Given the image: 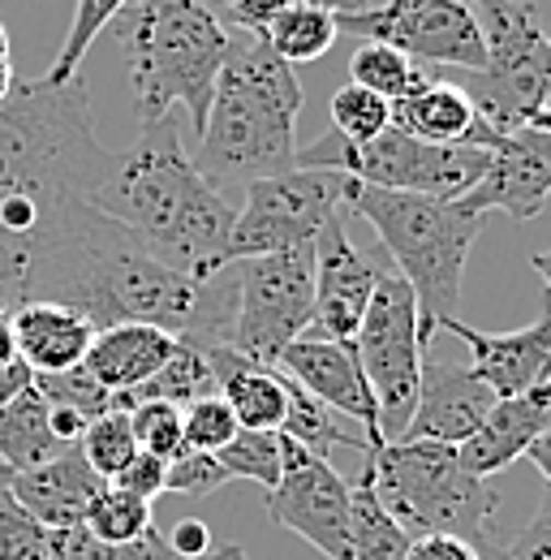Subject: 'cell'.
Listing matches in <instances>:
<instances>
[{"label":"cell","mask_w":551,"mask_h":560,"mask_svg":"<svg viewBox=\"0 0 551 560\" xmlns=\"http://www.w3.org/2000/svg\"><path fill=\"white\" fill-rule=\"evenodd\" d=\"M26 233L35 250L31 302H61L91 328L155 324L195 350L228 346L237 306L233 264L207 280L186 277L73 190L44 199Z\"/></svg>","instance_id":"1"},{"label":"cell","mask_w":551,"mask_h":560,"mask_svg":"<svg viewBox=\"0 0 551 560\" xmlns=\"http://www.w3.org/2000/svg\"><path fill=\"white\" fill-rule=\"evenodd\" d=\"M86 203L126 224L138 242L186 277H215L228 268V199L195 168L173 113L142 121L126 151H113Z\"/></svg>","instance_id":"2"},{"label":"cell","mask_w":551,"mask_h":560,"mask_svg":"<svg viewBox=\"0 0 551 560\" xmlns=\"http://www.w3.org/2000/svg\"><path fill=\"white\" fill-rule=\"evenodd\" d=\"M306 95L297 70L280 61L263 35H228L211 108L190 151L195 168L220 186H250L297 168V113Z\"/></svg>","instance_id":"3"},{"label":"cell","mask_w":551,"mask_h":560,"mask_svg":"<svg viewBox=\"0 0 551 560\" xmlns=\"http://www.w3.org/2000/svg\"><path fill=\"white\" fill-rule=\"evenodd\" d=\"M406 535H457L482 560H504L513 535L500 526V491L457 462V444L384 440L357 475Z\"/></svg>","instance_id":"4"},{"label":"cell","mask_w":551,"mask_h":560,"mask_svg":"<svg viewBox=\"0 0 551 560\" xmlns=\"http://www.w3.org/2000/svg\"><path fill=\"white\" fill-rule=\"evenodd\" d=\"M113 26L134 86L138 126L181 104L199 139L215 78L228 57L224 22L203 0H130Z\"/></svg>","instance_id":"5"},{"label":"cell","mask_w":551,"mask_h":560,"mask_svg":"<svg viewBox=\"0 0 551 560\" xmlns=\"http://www.w3.org/2000/svg\"><path fill=\"white\" fill-rule=\"evenodd\" d=\"M108 147H99L91 126V95L73 82H13L9 100L0 104V199L31 195L35 203L73 190L91 195Z\"/></svg>","instance_id":"6"},{"label":"cell","mask_w":551,"mask_h":560,"mask_svg":"<svg viewBox=\"0 0 551 560\" xmlns=\"http://www.w3.org/2000/svg\"><path fill=\"white\" fill-rule=\"evenodd\" d=\"M349 208L384 242L388 264L406 277L418 298L422 324L435 332V324L453 319L461 302V272H466V259L479 242L486 215L461 208L457 199L379 190L362 182H353Z\"/></svg>","instance_id":"7"},{"label":"cell","mask_w":551,"mask_h":560,"mask_svg":"<svg viewBox=\"0 0 551 560\" xmlns=\"http://www.w3.org/2000/svg\"><path fill=\"white\" fill-rule=\"evenodd\" d=\"M486 66L466 73V95L491 130H517L551 104L548 31L526 0H470Z\"/></svg>","instance_id":"8"},{"label":"cell","mask_w":551,"mask_h":560,"mask_svg":"<svg viewBox=\"0 0 551 560\" xmlns=\"http://www.w3.org/2000/svg\"><path fill=\"white\" fill-rule=\"evenodd\" d=\"M297 168H328L344 173L362 186L379 190H406V195H431V199H461L486 168L482 147H439V142L410 139L406 130L388 126L371 142H349L337 130L310 147H297Z\"/></svg>","instance_id":"9"},{"label":"cell","mask_w":551,"mask_h":560,"mask_svg":"<svg viewBox=\"0 0 551 560\" xmlns=\"http://www.w3.org/2000/svg\"><path fill=\"white\" fill-rule=\"evenodd\" d=\"M431 337L435 332L422 324L418 298L406 284V277L392 264H384L379 280H375V293L366 302V315L357 324V337H353L357 362H362L366 384H371L375 406H379V435L384 440L406 435Z\"/></svg>","instance_id":"10"},{"label":"cell","mask_w":551,"mask_h":560,"mask_svg":"<svg viewBox=\"0 0 551 560\" xmlns=\"http://www.w3.org/2000/svg\"><path fill=\"white\" fill-rule=\"evenodd\" d=\"M237 306H233V332L228 350L246 362L276 366L284 346H293L310 328L315 311V250L289 246L272 255L237 259Z\"/></svg>","instance_id":"11"},{"label":"cell","mask_w":551,"mask_h":560,"mask_svg":"<svg viewBox=\"0 0 551 560\" xmlns=\"http://www.w3.org/2000/svg\"><path fill=\"white\" fill-rule=\"evenodd\" d=\"M353 177L328 168H289L246 186V203L233 215L228 264L272 255L289 246H310L332 211L349 208Z\"/></svg>","instance_id":"12"},{"label":"cell","mask_w":551,"mask_h":560,"mask_svg":"<svg viewBox=\"0 0 551 560\" xmlns=\"http://www.w3.org/2000/svg\"><path fill=\"white\" fill-rule=\"evenodd\" d=\"M341 35L388 44L426 70L474 73L486 66L479 18L470 0H384L357 13H337Z\"/></svg>","instance_id":"13"},{"label":"cell","mask_w":551,"mask_h":560,"mask_svg":"<svg viewBox=\"0 0 551 560\" xmlns=\"http://www.w3.org/2000/svg\"><path fill=\"white\" fill-rule=\"evenodd\" d=\"M349 509H353V483L332 470L328 457H315L284 435L280 479L268 491V517L276 526L293 530L297 539H306L328 560H341L344 535H349Z\"/></svg>","instance_id":"14"},{"label":"cell","mask_w":551,"mask_h":560,"mask_svg":"<svg viewBox=\"0 0 551 560\" xmlns=\"http://www.w3.org/2000/svg\"><path fill=\"white\" fill-rule=\"evenodd\" d=\"M470 147L486 151L482 177L457 199L470 211H508L513 220H535L551 199V130L517 126L491 130L479 117Z\"/></svg>","instance_id":"15"},{"label":"cell","mask_w":551,"mask_h":560,"mask_svg":"<svg viewBox=\"0 0 551 560\" xmlns=\"http://www.w3.org/2000/svg\"><path fill=\"white\" fill-rule=\"evenodd\" d=\"M349 215H353V208L332 211L328 224L319 229V237L310 242V250H315V311H310V328L302 337L353 341L357 324L366 315V302L375 293V280H379L384 264L362 255L349 242Z\"/></svg>","instance_id":"16"},{"label":"cell","mask_w":551,"mask_h":560,"mask_svg":"<svg viewBox=\"0 0 551 560\" xmlns=\"http://www.w3.org/2000/svg\"><path fill=\"white\" fill-rule=\"evenodd\" d=\"M276 371L289 375L293 384H302L315 401H324L328 410L357 422L371 444H384L379 435V406L375 393L366 384V371L357 362L353 341H319V337H297L293 346L276 358Z\"/></svg>","instance_id":"17"},{"label":"cell","mask_w":551,"mask_h":560,"mask_svg":"<svg viewBox=\"0 0 551 560\" xmlns=\"http://www.w3.org/2000/svg\"><path fill=\"white\" fill-rule=\"evenodd\" d=\"M500 397L470 371V362L448 358H422L418 375V401L406 422L401 440H435V444H461L495 406Z\"/></svg>","instance_id":"18"},{"label":"cell","mask_w":551,"mask_h":560,"mask_svg":"<svg viewBox=\"0 0 551 560\" xmlns=\"http://www.w3.org/2000/svg\"><path fill=\"white\" fill-rule=\"evenodd\" d=\"M435 332H453L466 346L470 371L486 380L495 397H517L551 375V311L513 332H482V328L461 324L457 315L435 324Z\"/></svg>","instance_id":"19"},{"label":"cell","mask_w":551,"mask_h":560,"mask_svg":"<svg viewBox=\"0 0 551 560\" xmlns=\"http://www.w3.org/2000/svg\"><path fill=\"white\" fill-rule=\"evenodd\" d=\"M551 422V375L543 384L517 393V397H500L486 419L457 444V462L479 475V479H495L500 470H508L513 462L526 457V448L543 435Z\"/></svg>","instance_id":"20"},{"label":"cell","mask_w":551,"mask_h":560,"mask_svg":"<svg viewBox=\"0 0 551 560\" xmlns=\"http://www.w3.org/2000/svg\"><path fill=\"white\" fill-rule=\"evenodd\" d=\"M99 475L86 466L82 448L69 444L66 453H57L52 462L44 466H31V470H17L9 479V491L13 500L48 530H69V526H82L86 517V504L91 495L99 491Z\"/></svg>","instance_id":"21"},{"label":"cell","mask_w":551,"mask_h":560,"mask_svg":"<svg viewBox=\"0 0 551 560\" xmlns=\"http://www.w3.org/2000/svg\"><path fill=\"white\" fill-rule=\"evenodd\" d=\"M173 350H177V337L155 324H108V328H95L82 366L108 393H130L142 380H151Z\"/></svg>","instance_id":"22"},{"label":"cell","mask_w":551,"mask_h":560,"mask_svg":"<svg viewBox=\"0 0 551 560\" xmlns=\"http://www.w3.org/2000/svg\"><path fill=\"white\" fill-rule=\"evenodd\" d=\"M9 319H13V337H17V358L35 375L78 366L95 337L91 319H82L78 311H69L61 302H26Z\"/></svg>","instance_id":"23"},{"label":"cell","mask_w":551,"mask_h":560,"mask_svg":"<svg viewBox=\"0 0 551 560\" xmlns=\"http://www.w3.org/2000/svg\"><path fill=\"white\" fill-rule=\"evenodd\" d=\"M392 126L422 142H439V147L466 142L470 147V135L479 126V108L461 82H444L431 70V78L418 91L392 104Z\"/></svg>","instance_id":"24"},{"label":"cell","mask_w":551,"mask_h":560,"mask_svg":"<svg viewBox=\"0 0 551 560\" xmlns=\"http://www.w3.org/2000/svg\"><path fill=\"white\" fill-rule=\"evenodd\" d=\"M211 358V371H215V388L224 397V406L233 410L237 427H255V431H280L284 419V375L276 366H259V362H246L242 353L224 350H203Z\"/></svg>","instance_id":"25"},{"label":"cell","mask_w":551,"mask_h":560,"mask_svg":"<svg viewBox=\"0 0 551 560\" xmlns=\"http://www.w3.org/2000/svg\"><path fill=\"white\" fill-rule=\"evenodd\" d=\"M66 448L69 444H61V440L52 435L48 401L39 397L35 384L22 388L9 406H0V466H9L13 475L52 462V457L66 453Z\"/></svg>","instance_id":"26"},{"label":"cell","mask_w":551,"mask_h":560,"mask_svg":"<svg viewBox=\"0 0 551 560\" xmlns=\"http://www.w3.org/2000/svg\"><path fill=\"white\" fill-rule=\"evenodd\" d=\"M284 393H289V401H284V419H280V435H289L293 444H302L306 453H315V457H328L332 448H357V453H371L375 444H371V435L357 427V422H349L344 415L337 410H328L324 401H315L302 384H293L289 375H284Z\"/></svg>","instance_id":"27"},{"label":"cell","mask_w":551,"mask_h":560,"mask_svg":"<svg viewBox=\"0 0 551 560\" xmlns=\"http://www.w3.org/2000/svg\"><path fill=\"white\" fill-rule=\"evenodd\" d=\"M220 393L215 388V371H211V358L186 341H177V350L164 358V366L142 380L130 393H113V410H130L138 401H168V406H190L199 397H211Z\"/></svg>","instance_id":"28"},{"label":"cell","mask_w":551,"mask_h":560,"mask_svg":"<svg viewBox=\"0 0 551 560\" xmlns=\"http://www.w3.org/2000/svg\"><path fill=\"white\" fill-rule=\"evenodd\" d=\"M268 48H272L280 61L289 66H302V61H319L337 39H341V26H337V9H315V4H284L272 18V26L263 31Z\"/></svg>","instance_id":"29"},{"label":"cell","mask_w":551,"mask_h":560,"mask_svg":"<svg viewBox=\"0 0 551 560\" xmlns=\"http://www.w3.org/2000/svg\"><path fill=\"white\" fill-rule=\"evenodd\" d=\"M406 548H410V535L401 530V522H392L384 504L371 495V488L357 479L341 560H406Z\"/></svg>","instance_id":"30"},{"label":"cell","mask_w":551,"mask_h":560,"mask_svg":"<svg viewBox=\"0 0 551 560\" xmlns=\"http://www.w3.org/2000/svg\"><path fill=\"white\" fill-rule=\"evenodd\" d=\"M426 78H431L426 66H413L406 52H397V48H388V44H371V39H362L357 52L349 57V82H357V86L384 95L388 104L406 100V95L418 91Z\"/></svg>","instance_id":"31"},{"label":"cell","mask_w":551,"mask_h":560,"mask_svg":"<svg viewBox=\"0 0 551 560\" xmlns=\"http://www.w3.org/2000/svg\"><path fill=\"white\" fill-rule=\"evenodd\" d=\"M82 526L104 544H134L155 526V513H151V500H142L134 491L117 488V483H99V491L86 504Z\"/></svg>","instance_id":"32"},{"label":"cell","mask_w":551,"mask_h":560,"mask_svg":"<svg viewBox=\"0 0 551 560\" xmlns=\"http://www.w3.org/2000/svg\"><path fill=\"white\" fill-rule=\"evenodd\" d=\"M215 457L228 470V479H250L263 491H272L276 479H280V462H284V435L280 431L237 427V435Z\"/></svg>","instance_id":"33"},{"label":"cell","mask_w":551,"mask_h":560,"mask_svg":"<svg viewBox=\"0 0 551 560\" xmlns=\"http://www.w3.org/2000/svg\"><path fill=\"white\" fill-rule=\"evenodd\" d=\"M48 560H173V552L160 526H151L134 544H104L86 526H69V530H52Z\"/></svg>","instance_id":"34"},{"label":"cell","mask_w":551,"mask_h":560,"mask_svg":"<svg viewBox=\"0 0 551 560\" xmlns=\"http://www.w3.org/2000/svg\"><path fill=\"white\" fill-rule=\"evenodd\" d=\"M78 448H82L86 466H91L104 483H113V479L130 466V457L138 453L130 415H126V410H108V415H99L95 422H86V431H82Z\"/></svg>","instance_id":"35"},{"label":"cell","mask_w":551,"mask_h":560,"mask_svg":"<svg viewBox=\"0 0 551 560\" xmlns=\"http://www.w3.org/2000/svg\"><path fill=\"white\" fill-rule=\"evenodd\" d=\"M126 4H130V0H78L66 44H61V52H57L52 70L44 73V82H52V86L73 82V78H78V66H82V57H86V52H91V44L99 39V31H104V26H113V18H117Z\"/></svg>","instance_id":"36"},{"label":"cell","mask_w":551,"mask_h":560,"mask_svg":"<svg viewBox=\"0 0 551 560\" xmlns=\"http://www.w3.org/2000/svg\"><path fill=\"white\" fill-rule=\"evenodd\" d=\"M35 388H39V397L48 401V406H57V410H73L78 419L95 422L99 415H108L113 410V393L78 362V366H69V371H48V375H35Z\"/></svg>","instance_id":"37"},{"label":"cell","mask_w":551,"mask_h":560,"mask_svg":"<svg viewBox=\"0 0 551 560\" xmlns=\"http://www.w3.org/2000/svg\"><path fill=\"white\" fill-rule=\"evenodd\" d=\"M332 130L349 142H371L379 130L392 126V104L357 82H344L332 91Z\"/></svg>","instance_id":"38"},{"label":"cell","mask_w":551,"mask_h":560,"mask_svg":"<svg viewBox=\"0 0 551 560\" xmlns=\"http://www.w3.org/2000/svg\"><path fill=\"white\" fill-rule=\"evenodd\" d=\"M48 548H52V530L39 526L4 483L0 488V560H48Z\"/></svg>","instance_id":"39"},{"label":"cell","mask_w":551,"mask_h":560,"mask_svg":"<svg viewBox=\"0 0 551 560\" xmlns=\"http://www.w3.org/2000/svg\"><path fill=\"white\" fill-rule=\"evenodd\" d=\"M237 435V419L233 410L224 406L220 393L199 397L181 410V448H195V453H220L228 440Z\"/></svg>","instance_id":"40"},{"label":"cell","mask_w":551,"mask_h":560,"mask_svg":"<svg viewBox=\"0 0 551 560\" xmlns=\"http://www.w3.org/2000/svg\"><path fill=\"white\" fill-rule=\"evenodd\" d=\"M126 415H130V427H134V440L142 453H155L164 462H173L181 453V406L138 401Z\"/></svg>","instance_id":"41"},{"label":"cell","mask_w":551,"mask_h":560,"mask_svg":"<svg viewBox=\"0 0 551 560\" xmlns=\"http://www.w3.org/2000/svg\"><path fill=\"white\" fill-rule=\"evenodd\" d=\"M31 233L0 224V315H13L31 302Z\"/></svg>","instance_id":"42"},{"label":"cell","mask_w":551,"mask_h":560,"mask_svg":"<svg viewBox=\"0 0 551 560\" xmlns=\"http://www.w3.org/2000/svg\"><path fill=\"white\" fill-rule=\"evenodd\" d=\"M228 483V470L220 466L215 453H195V448H181L173 462H168V475H164V491L173 495H211Z\"/></svg>","instance_id":"43"},{"label":"cell","mask_w":551,"mask_h":560,"mask_svg":"<svg viewBox=\"0 0 551 560\" xmlns=\"http://www.w3.org/2000/svg\"><path fill=\"white\" fill-rule=\"evenodd\" d=\"M203 4L220 22H228V26L246 31V35H263L272 26L276 13L284 4H293V0H203Z\"/></svg>","instance_id":"44"},{"label":"cell","mask_w":551,"mask_h":560,"mask_svg":"<svg viewBox=\"0 0 551 560\" xmlns=\"http://www.w3.org/2000/svg\"><path fill=\"white\" fill-rule=\"evenodd\" d=\"M504 560H551V488L539 504V513L508 539Z\"/></svg>","instance_id":"45"},{"label":"cell","mask_w":551,"mask_h":560,"mask_svg":"<svg viewBox=\"0 0 551 560\" xmlns=\"http://www.w3.org/2000/svg\"><path fill=\"white\" fill-rule=\"evenodd\" d=\"M164 475H168V462L155 457V453H142V448H138L134 457H130V466H126L113 483L126 491H134V495H142V500H160V495H164Z\"/></svg>","instance_id":"46"},{"label":"cell","mask_w":551,"mask_h":560,"mask_svg":"<svg viewBox=\"0 0 551 560\" xmlns=\"http://www.w3.org/2000/svg\"><path fill=\"white\" fill-rule=\"evenodd\" d=\"M406 560H482L474 544L457 535H410Z\"/></svg>","instance_id":"47"},{"label":"cell","mask_w":551,"mask_h":560,"mask_svg":"<svg viewBox=\"0 0 551 560\" xmlns=\"http://www.w3.org/2000/svg\"><path fill=\"white\" fill-rule=\"evenodd\" d=\"M164 544H168V552H173V557H203L215 539H211L207 522H199V517H186V522H177V526L164 535Z\"/></svg>","instance_id":"48"},{"label":"cell","mask_w":551,"mask_h":560,"mask_svg":"<svg viewBox=\"0 0 551 560\" xmlns=\"http://www.w3.org/2000/svg\"><path fill=\"white\" fill-rule=\"evenodd\" d=\"M35 384V371L26 366V362H9V366H0V406H9L22 388H31Z\"/></svg>","instance_id":"49"},{"label":"cell","mask_w":551,"mask_h":560,"mask_svg":"<svg viewBox=\"0 0 551 560\" xmlns=\"http://www.w3.org/2000/svg\"><path fill=\"white\" fill-rule=\"evenodd\" d=\"M526 457H530V462L539 466V475L548 479V488H551V422L543 427V435H539V440H535V444L526 448Z\"/></svg>","instance_id":"50"},{"label":"cell","mask_w":551,"mask_h":560,"mask_svg":"<svg viewBox=\"0 0 551 560\" xmlns=\"http://www.w3.org/2000/svg\"><path fill=\"white\" fill-rule=\"evenodd\" d=\"M9 362H22V358H17V337H13V319H9V315H0V366H9Z\"/></svg>","instance_id":"51"},{"label":"cell","mask_w":551,"mask_h":560,"mask_svg":"<svg viewBox=\"0 0 551 560\" xmlns=\"http://www.w3.org/2000/svg\"><path fill=\"white\" fill-rule=\"evenodd\" d=\"M173 560H250V557H246V548H237V544H211L203 557H173Z\"/></svg>","instance_id":"52"},{"label":"cell","mask_w":551,"mask_h":560,"mask_svg":"<svg viewBox=\"0 0 551 560\" xmlns=\"http://www.w3.org/2000/svg\"><path fill=\"white\" fill-rule=\"evenodd\" d=\"M530 268H535V272L543 277V284H548V311H551V246L548 250H535V255H530Z\"/></svg>","instance_id":"53"},{"label":"cell","mask_w":551,"mask_h":560,"mask_svg":"<svg viewBox=\"0 0 551 560\" xmlns=\"http://www.w3.org/2000/svg\"><path fill=\"white\" fill-rule=\"evenodd\" d=\"M13 52H0V104L9 100V91H13Z\"/></svg>","instance_id":"54"},{"label":"cell","mask_w":551,"mask_h":560,"mask_svg":"<svg viewBox=\"0 0 551 560\" xmlns=\"http://www.w3.org/2000/svg\"><path fill=\"white\" fill-rule=\"evenodd\" d=\"M375 0H341V9L337 13H357V9H371Z\"/></svg>","instance_id":"55"},{"label":"cell","mask_w":551,"mask_h":560,"mask_svg":"<svg viewBox=\"0 0 551 560\" xmlns=\"http://www.w3.org/2000/svg\"><path fill=\"white\" fill-rule=\"evenodd\" d=\"M293 4H315V9H341V0H293Z\"/></svg>","instance_id":"56"},{"label":"cell","mask_w":551,"mask_h":560,"mask_svg":"<svg viewBox=\"0 0 551 560\" xmlns=\"http://www.w3.org/2000/svg\"><path fill=\"white\" fill-rule=\"evenodd\" d=\"M0 52H9V31H4V22H0Z\"/></svg>","instance_id":"57"},{"label":"cell","mask_w":551,"mask_h":560,"mask_svg":"<svg viewBox=\"0 0 551 560\" xmlns=\"http://www.w3.org/2000/svg\"><path fill=\"white\" fill-rule=\"evenodd\" d=\"M9 479H13V470H9V466H0V488H4Z\"/></svg>","instance_id":"58"},{"label":"cell","mask_w":551,"mask_h":560,"mask_svg":"<svg viewBox=\"0 0 551 560\" xmlns=\"http://www.w3.org/2000/svg\"><path fill=\"white\" fill-rule=\"evenodd\" d=\"M548 57H551V35H548Z\"/></svg>","instance_id":"59"}]
</instances>
